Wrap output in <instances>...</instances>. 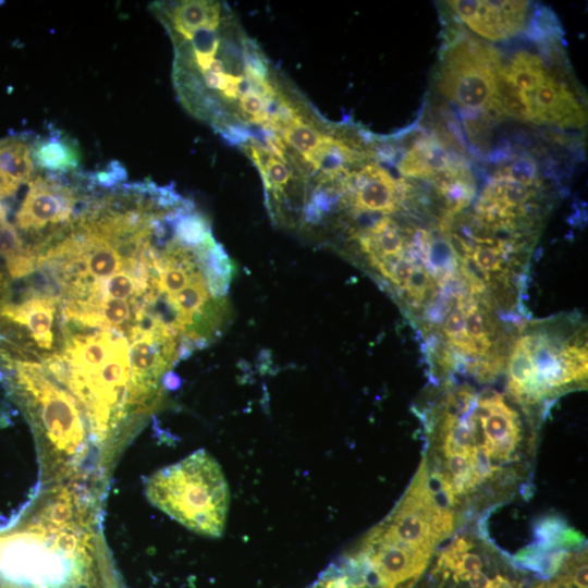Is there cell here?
Here are the masks:
<instances>
[{
  "mask_svg": "<svg viewBox=\"0 0 588 588\" xmlns=\"http://www.w3.org/2000/svg\"><path fill=\"white\" fill-rule=\"evenodd\" d=\"M554 41L547 53L528 49L503 59L497 79V103L503 117L536 125L580 128L586 124V109L565 72L549 61Z\"/></svg>",
  "mask_w": 588,
  "mask_h": 588,
  "instance_id": "6da1fadb",
  "label": "cell"
},
{
  "mask_svg": "<svg viewBox=\"0 0 588 588\" xmlns=\"http://www.w3.org/2000/svg\"><path fill=\"white\" fill-rule=\"evenodd\" d=\"M587 356L583 328L564 333L549 322L530 323L509 348V391L518 403L534 405L586 380Z\"/></svg>",
  "mask_w": 588,
  "mask_h": 588,
  "instance_id": "7a4b0ae2",
  "label": "cell"
},
{
  "mask_svg": "<svg viewBox=\"0 0 588 588\" xmlns=\"http://www.w3.org/2000/svg\"><path fill=\"white\" fill-rule=\"evenodd\" d=\"M146 495L158 509L204 536L222 535L229 490L218 463L206 451L156 471L146 482Z\"/></svg>",
  "mask_w": 588,
  "mask_h": 588,
  "instance_id": "3957f363",
  "label": "cell"
},
{
  "mask_svg": "<svg viewBox=\"0 0 588 588\" xmlns=\"http://www.w3.org/2000/svg\"><path fill=\"white\" fill-rule=\"evenodd\" d=\"M546 188L530 157L514 158L494 170L474 213L466 218L491 234L532 240L541 220Z\"/></svg>",
  "mask_w": 588,
  "mask_h": 588,
  "instance_id": "277c9868",
  "label": "cell"
},
{
  "mask_svg": "<svg viewBox=\"0 0 588 588\" xmlns=\"http://www.w3.org/2000/svg\"><path fill=\"white\" fill-rule=\"evenodd\" d=\"M502 53L483 40L450 29L440 53L436 82L454 105L487 119L503 117L497 103Z\"/></svg>",
  "mask_w": 588,
  "mask_h": 588,
  "instance_id": "5b68a950",
  "label": "cell"
},
{
  "mask_svg": "<svg viewBox=\"0 0 588 588\" xmlns=\"http://www.w3.org/2000/svg\"><path fill=\"white\" fill-rule=\"evenodd\" d=\"M7 363L14 365L16 388L54 453L66 458L81 453L85 431L74 397L48 380L38 363Z\"/></svg>",
  "mask_w": 588,
  "mask_h": 588,
  "instance_id": "8992f818",
  "label": "cell"
},
{
  "mask_svg": "<svg viewBox=\"0 0 588 588\" xmlns=\"http://www.w3.org/2000/svg\"><path fill=\"white\" fill-rule=\"evenodd\" d=\"M28 184L14 226L21 237L33 238L29 249L37 255L74 221L83 194L79 185L65 180V174H36Z\"/></svg>",
  "mask_w": 588,
  "mask_h": 588,
  "instance_id": "52a82bcc",
  "label": "cell"
},
{
  "mask_svg": "<svg viewBox=\"0 0 588 588\" xmlns=\"http://www.w3.org/2000/svg\"><path fill=\"white\" fill-rule=\"evenodd\" d=\"M455 19L476 35L491 41L510 39L524 30L529 17L528 1H446Z\"/></svg>",
  "mask_w": 588,
  "mask_h": 588,
  "instance_id": "ba28073f",
  "label": "cell"
},
{
  "mask_svg": "<svg viewBox=\"0 0 588 588\" xmlns=\"http://www.w3.org/2000/svg\"><path fill=\"white\" fill-rule=\"evenodd\" d=\"M57 302L50 294L30 293L20 303L3 304L0 307V317L26 329L35 345L42 351H49L53 346Z\"/></svg>",
  "mask_w": 588,
  "mask_h": 588,
  "instance_id": "9c48e42d",
  "label": "cell"
},
{
  "mask_svg": "<svg viewBox=\"0 0 588 588\" xmlns=\"http://www.w3.org/2000/svg\"><path fill=\"white\" fill-rule=\"evenodd\" d=\"M49 133L32 142V158L35 167L54 174L77 170L82 154L77 143L59 130L49 127Z\"/></svg>",
  "mask_w": 588,
  "mask_h": 588,
  "instance_id": "30bf717a",
  "label": "cell"
},
{
  "mask_svg": "<svg viewBox=\"0 0 588 588\" xmlns=\"http://www.w3.org/2000/svg\"><path fill=\"white\" fill-rule=\"evenodd\" d=\"M0 175L17 188L34 179L32 142L17 135L0 139Z\"/></svg>",
  "mask_w": 588,
  "mask_h": 588,
  "instance_id": "8fae6325",
  "label": "cell"
},
{
  "mask_svg": "<svg viewBox=\"0 0 588 588\" xmlns=\"http://www.w3.org/2000/svg\"><path fill=\"white\" fill-rule=\"evenodd\" d=\"M566 529L567 524L560 516L541 517L534 526L536 544L543 550L562 549V538Z\"/></svg>",
  "mask_w": 588,
  "mask_h": 588,
  "instance_id": "7c38bea8",
  "label": "cell"
},
{
  "mask_svg": "<svg viewBox=\"0 0 588 588\" xmlns=\"http://www.w3.org/2000/svg\"><path fill=\"white\" fill-rule=\"evenodd\" d=\"M0 588H37L34 586H29L28 583L15 580L12 578H9L0 573Z\"/></svg>",
  "mask_w": 588,
  "mask_h": 588,
  "instance_id": "4fadbf2b",
  "label": "cell"
},
{
  "mask_svg": "<svg viewBox=\"0 0 588 588\" xmlns=\"http://www.w3.org/2000/svg\"><path fill=\"white\" fill-rule=\"evenodd\" d=\"M9 296V280L5 273L0 269V307L7 303Z\"/></svg>",
  "mask_w": 588,
  "mask_h": 588,
  "instance_id": "5bb4252c",
  "label": "cell"
},
{
  "mask_svg": "<svg viewBox=\"0 0 588 588\" xmlns=\"http://www.w3.org/2000/svg\"><path fill=\"white\" fill-rule=\"evenodd\" d=\"M163 384L168 388H176L180 384V379L173 372H167L163 376Z\"/></svg>",
  "mask_w": 588,
  "mask_h": 588,
  "instance_id": "9a60e30c",
  "label": "cell"
}]
</instances>
